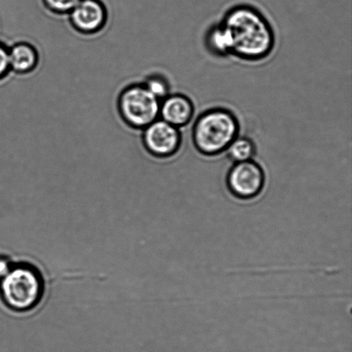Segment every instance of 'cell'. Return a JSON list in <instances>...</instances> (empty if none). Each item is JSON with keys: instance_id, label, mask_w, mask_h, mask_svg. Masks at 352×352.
Returning a JSON list of instances; mask_svg holds the SVG:
<instances>
[{"instance_id": "cell-15", "label": "cell", "mask_w": 352, "mask_h": 352, "mask_svg": "<svg viewBox=\"0 0 352 352\" xmlns=\"http://www.w3.org/2000/svg\"><path fill=\"white\" fill-rule=\"evenodd\" d=\"M13 264L10 263L8 258L5 257H0V280L6 277L9 274L10 269H12Z\"/></svg>"}, {"instance_id": "cell-3", "label": "cell", "mask_w": 352, "mask_h": 352, "mask_svg": "<svg viewBox=\"0 0 352 352\" xmlns=\"http://www.w3.org/2000/svg\"><path fill=\"white\" fill-rule=\"evenodd\" d=\"M0 292L3 302L14 311H30L43 299V276L32 265H13L9 274L0 280Z\"/></svg>"}, {"instance_id": "cell-1", "label": "cell", "mask_w": 352, "mask_h": 352, "mask_svg": "<svg viewBox=\"0 0 352 352\" xmlns=\"http://www.w3.org/2000/svg\"><path fill=\"white\" fill-rule=\"evenodd\" d=\"M232 43L233 56L258 62L270 56L276 44L274 29L260 10L248 3L230 7L220 21Z\"/></svg>"}, {"instance_id": "cell-5", "label": "cell", "mask_w": 352, "mask_h": 352, "mask_svg": "<svg viewBox=\"0 0 352 352\" xmlns=\"http://www.w3.org/2000/svg\"><path fill=\"white\" fill-rule=\"evenodd\" d=\"M265 184L263 168L254 160L234 163L226 175L228 190L241 200L256 198L263 191Z\"/></svg>"}, {"instance_id": "cell-9", "label": "cell", "mask_w": 352, "mask_h": 352, "mask_svg": "<svg viewBox=\"0 0 352 352\" xmlns=\"http://www.w3.org/2000/svg\"><path fill=\"white\" fill-rule=\"evenodd\" d=\"M10 72L26 75L36 70L39 65L40 54L34 45L19 41L9 47Z\"/></svg>"}, {"instance_id": "cell-14", "label": "cell", "mask_w": 352, "mask_h": 352, "mask_svg": "<svg viewBox=\"0 0 352 352\" xmlns=\"http://www.w3.org/2000/svg\"><path fill=\"white\" fill-rule=\"evenodd\" d=\"M10 72L9 47L0 43V80L5 78Z\"/></svg>"}, {"instance_id": "cell-13", "label": "cell", "mask_w": 352, "mask_h": 352, "mask_svg": "<svg viewBox=\"0 0 352 352\" xmlns=\"http://www.w3.org/2000/svg\"><path fill=\"white\" fill-rule=\"evenodd\" d=\"M50 12L56 15H69L80 0H41Z\"/></svg>"}, {"instance_id": "cell-12", "label": "cell", "mask_w": 352, "mask_h": 352, "mask_svg": "<svg viewBox=\"0 0 352 352\" xmlns=\"http://www.w3.org/2000/svg\"><path fill=\"white\" fill-rule=\"evenodd\" d=\"M142 84L151 94L156 96L160 101L170 94V82L163 75L153 74L148 76L142 82Z\"/></svg>"}, {"instance_id": "cell-4", "label": "cell", "mask_w": 352, "mask_h": 352, "mask_svg": "<svg viewBox=\"0 0 352 352\" xmlns=\"http://www.w3.org/2000/svg\"><path fill=\"white\" fill-rule=\"evenodd\" d=\"M160 102L140 82L122 89L118 96L117 109L120 118L127 126L143 130L160 118Z\"/></svg>"}, {"instance_id": "cell-11", "label": "cell", "mask_w": 352, "mask_h": 352, "mask_svg": "<svg viewBox=\"0 0 352 352\" xmlns=\"http://www.w3.org/2000/svg\"><path fill=\"white\" fill-rule=\"evenodd\" d=\"M257 148L253 140L246 136H238L228 147L226 153L234 163L254 160Z\"/></svg>"}, {"instance_id": "cell-8", "label": "cell", "mask_w": 352, "mask_h": 352, "mask_svg": "<svg viewBox=\"0 0 352 352\" xmlns=\"http://www.w3.org/2000/svg\"><path fill=\"white\" fill-rule=\"evenodd\" d=\"M195 113L192 99L179 93L170 94L160 102V118L179 129L192 122Z\"/></svg>"}, {"instance_id": "cell-6", "label": "cell", "mask_w": 352, "mask_h": 352, "mask_svg": "<svg viewBox=\"0 0 352 352\" xmlns=\"http://www.w3.org/2000/svg\"><path fill=\"white\" fill-rule=\"evenodd\" d=\"M142 131L144 149L151 156L164 160L174 157L181 150V130L164 120L158 118Z\"/></svg>"}, {"instance_id": "cell-7", "label": "cell", "mask_w": 352, "mask_h": 352, "mask_svg": "<svg viewBox=\"0 0 352 352\" xmlns=\"http://www.w3.org/2000/svg\"><path fill=\"white\" fill-rule=\"evenodd\" d=\"M68 16L69 22L76 31L91 36L104 29L109 12L102 0H80Z\"/></svg>"}, {"instance_id": "cell-2", "label": "cell", "mask_w": 352, "mask_h": 352, "mask_svg": "<svg viewBox=\"0 0 352 352\" xmlns=\"http://www.w3.org/2000/svg\"><path fill=\"white\" fill-rule=\"evenodd\" d=\"M240 129L239 120L231 110L207 109L197 117L193 125V146L203 156H219L240 135Z\"/></svg>"}, {"instance_id": "cell-10", "label": "cell", "mask_w": 352, "mask_h": 352, "mask_svg": "<svg viewBox=\"0 0 352 352\" xmlns=\"http://www.w3.org/2000/svg\"><path fill=\"white\" fill-rule=\"evenodd\" d=\"M205 45L207 51L213 56L226 58L232 54V43L230 34L221 22L214 23L207 30Z\"/></svg>"}]
</instances>
